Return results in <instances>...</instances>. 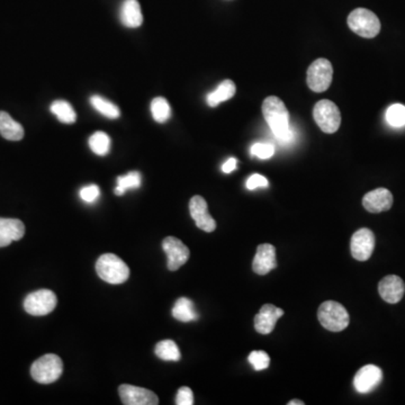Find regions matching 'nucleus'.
Wrapping results in <instances>:
<instances>
[{
    "instance_id": "nucleus-8",
    "label": "nucleus",
    "mask_w": 405,
    "mask_h": 405,
    "mask_svg": "<svg viewBox=\"0 0 405 405\" xmlns=\"http://www.w3.org/2000/svg\"><path fill=\"white\" fill-rule=\"evenodd\" d=\"M57 296L49 289L33 291L24 300V309L34 317H43L51 313L57 306Z\"/></svg>"
},
{
    "instance_id": "nucleus-9",
    "label": "nucleus",
    "mask_w": 405,
    "mask_h": 405,
    "mask_svg": "<svg viewBox=\"0 0 405 405\" xmlns=\"http://www.w3.org/2000/svg\"><path fill=\"white\" fill-rule=\"evenodd\" d=\"M162 249L167 254V259H168L167 266L170 272L179 270L190 259V249L177 237H166L165 240L162 241Z\"/></svg>"
},
{
    "instance_id": "nucleus-7",
    "label": "nucleus",
    "mask_w": 405,
    "mask_h": 405,
    "mask_svg": "<svg viewBox=\"0 0 405 405\" xmlns=\"http://www.w3.org/2000/svg\"><path fill=\"white\" fill-rule=\"evenodd\" d=\"M332 64L326 59H317L307 70V86L314 92H326L332 83Z\"/></svg>"
},
{
    "instance_id": "nucleus-25",
    "label": "nucleus",
    "mask_w": 405,
    "mask_h": 405,
    "mask_svg": "<svg viewBox=\"0 0 405 405\" xmlns=\"http://www.w3.org/2000/svg\"><path fill=\"white\" fill-rule=\"evenodd\" d=\"M141 184H142V177L138 171H132L124 176H120L118 178V186L114 190L115 195L122 196L127 193V190H138Z\"/></svg>"
},
{
    "instance_id": "nucleus-20",
    "label": "nucleus",
    "mask_w": 405,
    "mask_h": 405,
    "mask_svg": "<svg viewBox=\"0 0 405 405\" xmlns=\"http://www.w3.org/2000/svg\"><path fill=\"white\" fill-rule=\"evenodd\" d=\"M0 134L10 141H21L24 138V129L6 112H0Z\"/></svg>"
},
{
    "instance_id": "nucleus-4",
    "label": "nucleus",
    "mask_w": 405,
    "mask_h": 405,
    "mask_svg": "<svg viewBox=\"0 0 405 405\" xmlns=\"http://www.w3.org/2000/svg\"><path fill=\"white\" fill-rule=\"evenodd\" d=\"M64 373V363L57 354H48L33 363L31 375L40 384L54 383Z\"/></svg>"
},
{
    "instance_id": "nucleus-14",
    "label": "nucleus",
    "mask_w": 405,
    "mask_h": 405,
    "mask_svg": "<svg viewBox=\"0 0 405 405\" xmlns=\"http://www.w3.org/2000/svg\"><path fill=\"white\" fill-rule=\"evenodd\" d=\"M283 315L284 311L282 309H278L272 304H265L260 309L259 313L254 317V329L260 335H270L275 329L279 317Z\"/></svg>"
},
{
    "instance_id": "nucleus-30",
    "label": "nucleus",
    "mask_w": 405,
    "mask_h": 405,
    "mask_svg": "<svg viewBox=\"0 0 405 405\" xmlns=\"http://www.w3.org/2000/svg\"><path fill=\"white\" fill-rule=\"evenodd\" d=\"M249 363L252 365L254 371H260L270 367V357L263 350H257L249 354Z\"/></svg>"
},
{
    "instance_id": "nucleus-3",
    "label": "nucleus",
    "mask_w": 405,
    "mask_h": 405,
    "mask_svg": "<svg viewBox=\"0 0 405 405\" xmlns=\"http://www.w3.org/2000/svg\"><path fill=\"white\" fill-rule=\"evenodd\" d=\"M317 317L321 326L332 332L343 331L350 322V317L345 307L335 301H326L321 304L317 311Z\"/></svg>"
},
{
    "instance_id": "nucleus-21",
    "label": "nucleus",
    "mask_w": 405,
    "mask_h": 405,
    "mask_svg": "<svg viewBox=\"0 0 405 405\" xmlns=\"http://www.w3.org/2000/svg\"><path fill=\"white\" fill-rule=\"evenodd\" d=\"M172 317L181 322H192V321H196L200 315L197 313L194 303L190 298H181L172 307Z\"/></svg>"
},
{
    "instance_id": "nucleus-12",
    "label": "nucleus",
    "mask_w": 405,
    "mask_h": 405,
    "mask_svg": "<svg viewBox=\"0 0 405 405\" xmlns=\"http://www.w3.org/2000/svg\"><path fill=\"white\" fill-rule=\"evenodd\" d=\"M383 380V371L375 365H366L361 367L354 378V387L358 393L365 394L376 389Z\"/></svg>"
},
{
    "instance_id": "nucleus-5",
    "label": "nucleus",
    "mask_w": 405,
    "mask_h": 405,
    "mask_svg": "<svg viewBox=\"0 0 405 405\" xmlns=\"http://www.w3.org/2000/svg\"><path fill=\"white\" fill-rule=\"evenodd\" d=\"M348 26L361 38H373L380 32V19L366 8L352 10L348 16Z\"/></svg>"
},
{
    "instance_id": "nucleus-6",
    "label": "nucleus",
    "mask_w": 405,
    "mask_h": 405,
    "mask_svg": "<svg viewBox=\"0 0 405 405\" xmlns=\"http://www.w3.org/2000/svg\"><path fill=\"white\" fill-rule=\"evenodd\" d=\"M313 118L324 133H336L341 124V114L338 106L328 99L317 101L314 106Z\"/></svg>"
},
{
    "instance_id": "nucleus-34",
    "label": "nucleus",
    "mask_w": 405,
    "mask_h": 405,
    "mask_svg": "<svg viewBox=\"0 0 405 405\" xmlns=\"http://www.w3.org/2000/svg\"><path fill=\"white\" fill-rule=\"evenodd\" d=\"M268 181L266 177H263V174H254L250 177L248 178L247 181V188L249 190H256L259 187H267L268 186Z\"/></svg>"
},
{
    "instance_id": "nucleus-2",
    "label": "nucleus",
    "mask_w": 405,
    "mask_h": 405,
    "mask_svg": "<svg viewBox=\"0 0 405 405\" xmlns=\"http://www.w3.org/2000/svg\"><path fill=\"white\" fill-rule=\"evenodd\" d=\"M96 272L104 282L112 285L123 284L130 277V270L127 263L113 253L99 257L96 263Z\"/></svg>"
},
{
    "instance_id": "nucleus-19",
    "label": "nucleus",
    "mask_w": 405,
    "mask_h": 405,
    "mask_svg": "<svg viewBox=\"0 0 405 405\" xmlns=\"http://www.w3.org/2000/svg\"><path fill=\"white\" fill-rule=\"evenodd\" d=\"M120 22L125 27L136 29L142 25L143 15L138 0H124L120 7Z\"/></svg>"
},
{
    "instance_id": "nucleus-31",
    "label": "nucleus",
    "mask_w": 405,
    "mask_h": 405,
    "mask_svg": "<svg viewBox=\"0 0 405 405\" xmlns=\"http://www.w3.org/2000/svg\"><path fill=\"white\" fill-rule=\"evenodd\" d=\"M275 153V148L270 143H254L251 146V155L259 159H270Z\"/></svg>"
},
{
    "instance_id": "nucleus-28",
    "label": "nucleus",
    "mask_w": 405,
    "mask_h": 405,
    "mask_svg": "<svg viewBox=\"0 0 405 405\" xmlns=\"http://www.w3.org/2000/svg\"><path fill=\"white\" fill-rule=\"evenodd\" d=\"M152 118L158 123H166L171 118V107L167 99L157 97L151 101Z\"/></svg>"
},
{
    "instance_id": "nucleus-33",
    "label": "nucleus",
    "mask_w": 405,
    "mask_h": 405,
    "mask_svg": "<svg viewBox=\"0 0 405 405\" xmlns=\"http://www.w3.org/2000/svg\"><path fill=\"white\" fill-rule=\"evenodd\" d=\"M177 405H192L194 404L193 391L190 387H181L178 389L177 397H176Z\"/></svg>"
},
{
    "instance_id": "nucleus-15",
    "label": "nucleus",
    "mask_w": 405,
    "mask_h": 405,
    "mask_svg": "<svg viewBox=\"0 0 405 405\" xmlns=\"http://www.w3.org/2000/svg\"><path fill=\"white\" fill-rule=\"evenodd\" d=\"M380 298L389 304L399 303L404 296L405 284L399 276L389 275L378 284Z\"/></svg>"
},
{
    "instance_id": "nucleus-32",
    "label": "nucleus",
    "mask_w": 405,
    "mask_h": 405,
    "mask_svg": "<svg viewBox=\"0 0 405 405\" xmlns=\"http://www.w3.org/2000/svg\"><path fill=\"white\" fill-rule=\"evenodd\" d=\"M79 195L80 198L83 202L92 204V202H95L96 200H99V196H101V190H99L97 185H88V186L83 187L80 190Z\"/></svg>"
},
{
    "instance_id": "nucleus-29",
    "label": "nucleus",
    "mask_w": 405,
    "mask_h": 405,
    "mask_svg": "<svg viewBox=\"0 0 405 405\" xmlns=\"http://www.w3.org/2000/svg\"><path fill=\"white\" fill-rule=\"evenodd\" d=\"M387 123L393 127H405V106L394 104L389 106L387 112Z\"/></svg>"
},
{
    "instance_id": "nucleus-24",
    "label": "nucleus",
    "mask_w": 405,
    "mask_h": 405,
    "mask_svg": "<svg viewBox=\"0 0 405 405\" xmlns=\"http://www.w3.org/2000/svg\"><path fill=\"white\" fill-rule=\"evenodd\" d=\"M90 104H92V107L95 108L96 111L101 113L105 118H111V120H116V118H120V108L116 105L113 104L112 101L103 99L101 96H92L90 97Z\"/></svg>"
},
{
    "instance_id": "nucleus-22",
    "label": "nucleus",
    "mask_w": 405,
    "mask_h": 405,
    "mask_svg": "<svg viewBox=\"0 0 405 405\" xmlns=\"http://www.w3.org/2000/svg\"><path fill=\"white\" fill-rule=\"evenodd\" d=\"M235 92H237L235 83L232 80H224L220 83L219 87L214 92L207 95L206 101L211 107H216L223 101L231 99L235 95Z\"/></svg>"
},
{
    "instance_id": "nucleus-26",
    "label": "nucleus",
    "mask_w": 405,
    "mask_h": 405,
    "mask_svg": "<svg viewBox=\"0 0 405 405\" xmlns=\"http://www.w3.org/2000/svg\"><path fill=\"white\" fill-rule=\"evenodd\" d=\"M157 357L166 361H179L181 354L178 345L172 340H162L155 345Z\"/></svg>"
},
{
    "instance_id": "nucleus-27",
    "label": "nucleus",
    "mask_w": 405,
    "mask_h": 405,
    "mask_svg": "<svg viewBox=\"0 0 405 405\" xmlns=\"http://www.w3.org/2000/svg\"><path fill=\"white\" fill-rule=\"evenodd\" d=\"M88 143L89 148L92 149V151L95 155L104 157V155L109 153V149H111V138L105 133V132L99 131V132L92 134L89 138Z\"/></svg>"
},
{
    "instance_id": "nucleus-13",
    "label": "nucleus",
    "mask_w": 405,
    "mask_h": 405,
    "mask_svg": "<svg viewBox=\"0 0 405 405\" xmlns=\"http://www.w3.org/2000/svg\"><path fill=\"white\" fill-rule=\"evenodd\" d=\"M190 212L197 228L205 232H213L215 230V220L209 215V206L202 196H194L190 200Z\"/></svg>"
},
{
    "instance_id": "nucleus-23",
    "label": "nucleus",
    "mask_w": 405,
    "mask_h": 405,
    "mask_svg": "<svg viewBox=\"0 0 405 405\" xmlns=\"http://www.w3.org/2000/svg\"><path fill=\"white\" fill-rule=\"evenodd\" d=\"M50 111L57 116L61 123L73 124L76 122L77 114L73 106L66 101H55L51 105Z\"/></svg>"
},
{
    "instance_id": "nucleus-17",
    "label": "nucleus",
    "mask_w": 405,
    "mask_h": 405,
    "mask_svg": "<svg viewBox=\"0 0 405 405\" xmlns=\"http://www.w3.org/2000/svg\"><path fill=\"white\" fill-rule=\"evenodd\" d=\"M363 205L368 212L380 213L389 211L393 205V195L387 188H377L365 195Z\"/></svg>"
},
{
    "instance_id": "nucleus-10",
    "label": "nucleus",
    "mask_w": 405,
    "mask_h": 405,
    "mask_svg": "<svg viewBox=\"0 0 405 405\" xmlns=\"http://www.w3.org/2000/svg\"><path fill=\"white\" fill-rule=\"evenodd\" d=\"M375 248V235L369 228L354 232L350 241V250L354 259L366 261L371 258Z\"/></svg>"
},
{
    "instance_id": "nucleus-11",
    "label": "nucleus",
    "mask_w": 405,
    "mask_h": 405,
    "mask_svg": "<svg viewBox=\"0 0 405 405\" xmlns=\"http://www.w3.org/2000/svg\"><path fill=\"white\" fill-rule=\"evenodd\" d=\"M122 403L125 405H157L158 396L149 389L133 385H120L118 387Z\"/></svg>"
},
{
    "instance_id": "nucleus-16",
    "label": "nucleus",
    "mask_w": 405,
    "mask_h": 405,
    "mask_svg": "<svg viewBox=\"0 0 405 405\" xmlns=\"http://www.w3.org/2000/svg\"><path fill=\"white\" fill-rule=\"evenodd\" d=\"M277 267L276 249L272 244H260L257 248L256 257L253 259L252 270L258 275H267Z\"/></svg>"
},
{
    "instance_id": "nucleus-18",
    "label": "nucleus",
    "mask_w": 405,
    "mask_h": 405,
    "mask_svg": "<svg viewBox=\"0 0 405 405\" xmlns=\"http://www.w3.org/2000/svg\"><path fill=\"white\" fill-rule=\"evenodd\" d=\"M25 235V225L21 220L0 218V248L10 246Z\"/></svg>"
},
{
    "instance_id": "nucleus-1",
    "label": "nucleus",
    "mask_w": 405,
    "mask_h": 405,
    "mask_svg": "<svg viewBox=\"0 0 405 405\" xmlns=\"http://www.w3.org/2000/svg\"><path fill=\"white\" fill-rule=\"evenodd\" d=\"M263 114L272 134L280 144L287 146L294 141V131L289 125V113L282 99L275 96L267 97L263 101Z\"/></svg>"
},
{
    "instance_id": "nucleus-35",
    "label": "nucleus",
    "mask_w": 405,
    "mask_h": 405,
    "mask_svg": "<svg viewBox=\"0 0 405 405\" xmlns=\"http://www.w3.org/2000/svg\"><path fill=\"white\" fill-rule=\"evenodd\" d=\"M237 160L235 158H230L228 161H225L222 166V170L225 174H231L232 171H235L237 169Z\"/></svg>"
},
{
    "instance_id": "nucleus-36",
    "label": "nucleus",
    "mask_w": 405,
    "mask_h": 405,
    "mask_svg": "<svg viewBox=\"0 0 405 405\" xmlns=\"http://www.w3.org/2000/svg\"><path fill=\"white\" fill-rule=\"evenodd\" d=\"M288 405H304V402H301L300 400H293V401L288 403Z\"/></svg>"
}]
</instances>
